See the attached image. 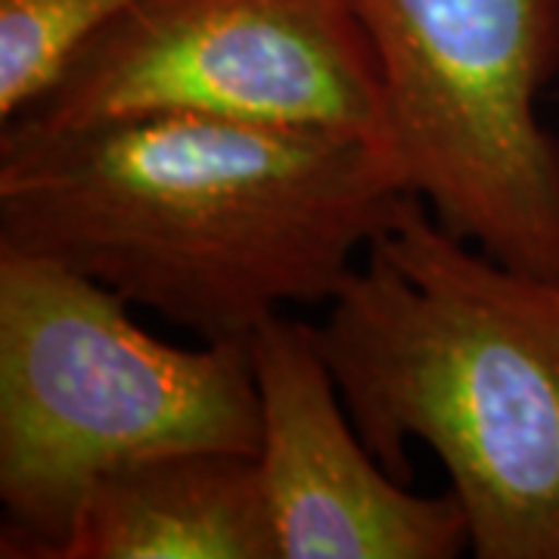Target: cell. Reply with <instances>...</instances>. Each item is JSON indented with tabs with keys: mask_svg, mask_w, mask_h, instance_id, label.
<instances>
[{
	"mask_svg": "<svg viewBox=\"0 0 559 559\" xmlns=\"http://www.w3.org/2000/svg\"><path fill=\"white\" fill-rule=\"evenodd\" d=\"M367 134L190 112L0 124V249L44 255L202 342L323 305L407 202Z\"/></svg>",
	"mask_w": 559,
	"mask_h": 559,
	"instance_id": "6da1fadb",
	"label": "cell"
},
{
	"mask_svg": "<svg viewBox=\"0 0 559 559\" xmlns=\"http://www.w3.org/2000/svg\"><path fill=\"white\" fill-rule=\"evenodd\" d=\"M364 444L429 448L479 559H559V280L507 267L407 197L311 326Z\"/></svg>",
	"mask_w": 559,
	"mask_h": 559,
	"instance_id": "7a4b0ae2",
	"label": "cell"
},
{
	"mask_svg": "<svg viewBox=\"0 0 559 559\" xmlns=\"http://www.w3.org/2000/svg\"><path fill=\"white\" fill-rule=\"evenodd\" d=\"M109 286L0 249V557L57 559L87 485L180 451L259 454L249 342L156 340Z\"/></svg>",
	"mask_w": 559,
	"mask_h": 559,
	"instance_id": "3957f363",
	"label": "cell"
},
{
	"mask_svg": "<svg viewBox=\"0 0 559 559\" xmlns=\"http://www.w3.org/2000/svg\"><path fill=\"white\" fill-rule=\"evenodd\" d=\"M380 66L377 143L448 234L559 280V0H352Z\"/></svg>",
	"mask_w": 559,
	"mask_h": 559,
	"instance_id": "277c9868",
	"label": "cell"
},
{
	"mask_svg": "<svg viewBox=\"0 0 559 559\" xmlns=\"http://www.w3.org/2000/svg\"><path fill=\"white\" fill-rule=\"evenodd\" d=\"M159 112L377 140L380 66L352 0H140L16 119L72 128Z\"/></svg>",
	"mask_w": 559,
	"mask_h": 559,
	"instance_id": "5b68a950",
	"label": "cell"
},
{
	"mask_svg": "<svg viewBox=\"0 0 559 559\" xmlns=\"http://www.w3.org/2000/svg\"><path fill=\"white\" fill-rule=\"evenodd\" d=\"M259 473L280 559H457L469 522L448 488L417 495L364 444L311 323L277 314L249 340Z\"/></svg>",
	"mask_w": 559,
	"mask_h": 559,
	"instance_id": "8992f818",
	"label": "cell"
},
{
	"mask_svg": "<svg viewBox=\"0 0 559 559\" xmlns=\"http://www.w3.org/2000/svg\"><path fill=\"white\" fill-rule=\"evenodd\" d=\"M57 559H280L255 454L180 451L87 485Z\"/></svg>",
	"mask_w": 559,
	"mask_h": 559,
	"instance_id": "52a82bcc",
	"label": "cell"
},
{
	"mask_svg": "<svg viewBox=\"0 0 559 559\" xmlns=\"http://www.w3.org/2000/svg\"><path fill=\"white\" fill-rule=\"evenodd\" d=\"M140 0H0V121L32 109L81 47Z\"/></svg>",
	"mask_w": 559,
	"mask_h": 559,
	"instance_id": "ba28073f",
	"label": "cell"
}]
</instances>
